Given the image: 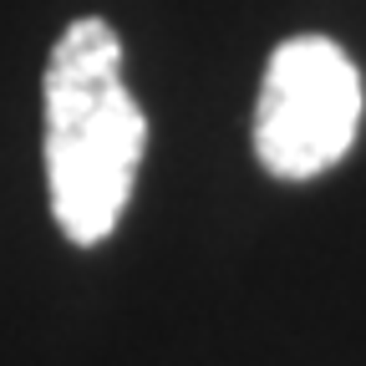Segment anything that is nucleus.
Wrapping results in <instances>:
<instances>
[{"mask_svg": "<svg viewBox=\"0 0 366 366\" xmlns=\"http://www.w3.org/2000/svg\"><path fill=\"white\" fill-rule=\"evenodd\" d=\"M46 102V189L71 244H102L148 148V117L122 86V36L102 16L61 31L41 81Z\"/></svg>", "mask_w": 366, "mask_h": 366, "instance_id": "nucleus-1", "label": "nucleus"}, {"mask_svg": "<svg viewBox=\"0 0 366 366\" xmlns=\"http://www.w3.org/2000/svg\"><path fill=\"white\" fill-rule=\"evenodd\" d=\"M361 71L331 36H290L269 51L254 102V153L274 178L336 168L361 127Z\"/></svg>", "mask_w": 366, "mask_h": 366, "instance_id": "nucleus-2", "label": "nucleus"}]
</instances>
